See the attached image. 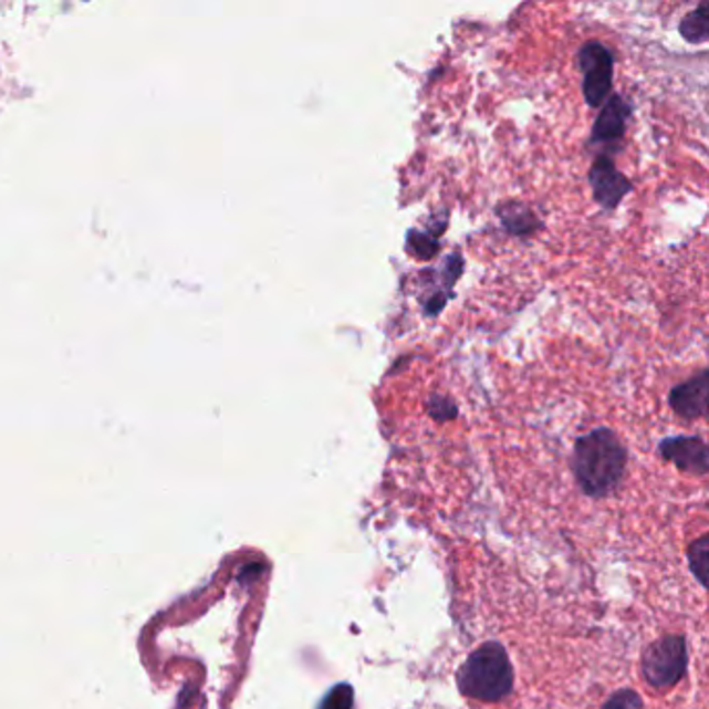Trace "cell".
<instances>
[{
	"instance_id": "cell-3",
	"label": "cell",
	"mask_w": 709,
	"mask_h": 709,
	"mask_svg": "<svg viewBox=\"0 0 709 709\" xmlns=\"http://www.w3.org/2000/svg\"><path fill=\"white\" fill-rule=\"evenodd\" d=\"M687 645L682 637H666L656 640L643 654V676L645 680L659 691L675 687L687 670Z\"/></svg>"
},
{
	"instance_id": "cell-8",
	"label": "cell",
	"mask_w": 709,
	"mask_h": 709,
	"mask_svg": "<svg viewBox=\"0 0 709 709\" xmlns=\"http://www.w3.org/2000/svg\"><path fill=\"white\" fill-rule=\"evenodd\" d=\"M626 115L628 106L621 96H614L609 103L604 106L602 115L597 117L595 127H593V142H614L623 138L624 125H626Z\"/></svg>"
},
{
	"instance_id": "cell-4",
	"label": "cell",
	"mask_w": 709,
	"mask_h": 709,
	"mask_svg": "<svg viewBox=\"0 0 709 709\" xmlns=\"http://www.w3.org/2000/svg\"><path fill=\"white\" fill-rule=\"evenodd\" d=\"M578 65L583 70V92L588 106H599L607 98L614 77V56L604 44L591 42L578 52Z\"/></svg>"
},
{
	"instance_id": "cell-1",
	"label": "cell",
	"mask_w": 709,
	"mask_h": 709,
	"mask_svg": "<svg viewBox=\"0 0 709 709\" xmlns=\"http://www.w3.org/2000/svg\"><path fill=\"white\" fill-rule=\"evenodd\" d=\"M572 470L578 487L591 498H604L623 481L626 450L607 429L583 435L572 451Z\"/></svg>"
},
{
	"instance_id": "cell-7",
	"label": "cell",
	"mask_w": 709,
	"mask_h": 709,
	"mask_svg": "<svg viewBox=\"0 0 709 709\" xmlns=\"http://www.w3.org/2000/svg\"><path fill=\"white\" fill-rule=\"evenodd\" d=\"M675 413L682 418H701L708 413V373L699 371L695 379L678 385L670 394Z\"/></svg>"
},
{
	"instance_id": "cell-12",
	"label": "cell",
	"mask_w": 709,
	"mask_h": 709,
	"mask_svg": "<svg viewBox=\"0 0 709 709\" xmlns=\"http://www.w3.org/2000/svg\"><path fill=\"white\" fill-rule=\"evenodd\" d=\"M352 708V689L350 687H335L327 695L323 709H350Z\"/></svg>"
},
{
	"instance_id": "cell-6",
	"label": "cell",
	"mask_w": 709,
	"mask_h": 709,
	"mask_svg": "<svg viewBox=\"0 0 709 709\" xmlns=\"http://www.w3.org/2000/svg\"><path fill=\"white\" fill-rule=\"evenodd\" d=\"M591 184H593L595 200L607 208L616 207L626 196V191L630 190L626 177L614 167V163L606 156H599L593 163Z\"/></svg>"
},
{
	"instance_id": "cell-2",
	"label": "cell",
	"mask_w": 709,
	"mask_h": 709,
	"mask_svg": "<svg viewBox=\"0 0 709 709\" xmlns=\"http://www.w3.org/2000/svg\"><path fill=\"white\" fill-rule=\"evenodd\" d=\"M458 687L479 701H502L512 691V666L502 645L487 643L472 651L458 672Z\"/></svg>"
},
{
	"instance_id": "cell-11",
	"label": "cell",
	"mask_w": 709,
	"mask_h": 709,
	"mask_svg": "<svg viewBox=\"0 0 709 709\" xmlns=\"http://www.w3.org/2000/svg\"><path fill=\"white\" fill-rule=\"evenodd\" d=\"M602 709H645V706H643V699L637 692L623 689V691L614 692Z\"/></svg>"
},
{
	"instance_id": "cell-5",
	"label": "cell",
	"mask_w": 709,
	"mask_h": 709,
	"mask_svg": "<svg viewBox=\"0 0 709 709\" xmlns=\"http://www.w3.org/2000/svg\"><path fill=\"white\" fill-rule=\"evenodd\" d=\"M659 453L680 470L699 477L708 472V448L697 437H670L659 446Z\"/></svg>"
},
{
	"instance_id": "cell-9",
	"label": "cell",
	"mask_w": 709,
	"mask_h": 709,
	"mask_svg": "<svg viewBox=\"0 0 709 709\" xmlns=\"http://www.w3.org/2000/svg\"><path fill=\"white\" fill-rule=\"evenodd\" d=\"M680 34L685 35L692 44H701L708 40V13L706 4H699L697 11L689 13L680 23Z\"/></svg>"
},
{
	"instance_id": "cell-10",
	"label": "cell",
	"mask_w": 709,
	"mask_h": 709,
	"mask_svg": "<svg viewBox=\"0 0 709 709\" xmlns=\"http://www.w3.org/2000/svg\"><path fill=\"white\" fill-rule=\"evenodd\" d=\"M708 536H701L691 548V569L699 583L706 585V574H708Z\"/></svg>"
}]
</instances>
